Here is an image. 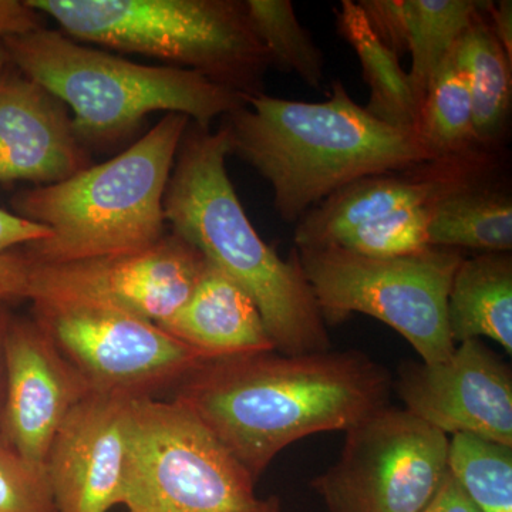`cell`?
I'll return each instance as SVG.
<instances>
[{
  "label": "cell",
  "mask_w": 512,
  "mask_h": 512,
  "mask_svg": "<svg viewBox=\"0 0 512 512\" xmlns=\"http://www.w3.org/2000/svg\"><path fill=\"white\" fill-rule=\"evenodd\" d=\"M249 22L271 66L295 74L312 89L325 80V56L289 0H244Z\"/></svg>",
  "instance_id": "cb8c5ba5"
},
{
  "label": "cell",
  "mask_w": 512,
  "mask_h": 512,
  "mask_svg": "<svg viewBox=\"0 0 512 512\" xmlns=\"http://www.w3.org/2000/svg\"><path fill=\"white\" fill-rule=\"evenodd\" d=\"M9 63L62 101L84 146L130 136L150 114H183L211 128L244 106V94L191 70L131 62L46 26L3 42Z\"/></svg>",
  "instance_id": "5b68a950"
},
{
  "label": "cell",
  "mask_w": 512,
  "mask_h": 512,
  "mask_svg": "<svg viewBox=\"0 0 512 512\" xmlns=\"http://www.w3.org/2000/svg\"><path fill=\"white\" fill-rule=\"evenodd\" d=\"M429 245L436 248L478 249L484 254L510 252V195L488 181L434 202L429 222Z\"/></svg>",
  "instance_id": "44dd1931"
},
{
  "label": "cell",
  "mask_w": 512,
  "mask_h": 512,
  "mask_svg": "<svg viewBox=\"0 0 512 512\" xmlns=\"http://www.w3.org/2000/svg\"><path fill=\"white\" fill-rule=\"evenodd\" d=\"M389 373L359 352H261L207 360L174 390L254 480L285 447L348 431L383 409Z\"/></svg>",
  "instance_id": "6da1fadb"
},
{
  "label": "cell",
  "mask_w": 512,
  "mask_h": 512,
  "mask_svg": "<svg viewBox=\"0 0 512 512\" xmlns=\"http://www.w3.org/2000/svg\"><path fill=\"white\" fill-rule=\"evenodd\" d=\"M43 19L29 6L28 0H0V43L9 37L42 28L45 26Z\"/></svg>",
  "instance_id": "f546056e"
},
{
  "label": "cell",
  "mask_w": 512,
  "mask_h": 512,
  "mask_svg": "<svg viewBox=\"0 0 512 512\" xmlns=\"http://www.w3.org/2000/svg\"><path fill=\"white\" fill-rule=\"evenodd\" d=\"M256 481L183 404L131 403L128 512H258Z\"/></svg>",
  "instance_id": "ba28073f"
},
{
  "label": "cell",
  "mask_w": 512,
  "mask_h": 512,
  "mask_svg": "<svg viewBox=\"0 0 512 512\" xmlns=\"http://www.w3.org/2000/svg\"><path fill=\"white\" fill-rule=\"evenodd\" d=\"M420 512H481L456 477L448 471L436 493Z\"/></svg>",
  "instance_id": "4dcf8cb0"
},
{
  "label": "cell",
  "mask_w": 512,
  "mask_h": 512,
  "mask_svg": "<svg viewBox=\"0 0 512 512\" xmlns=\"http://www.w3.org/2000/svg\"><path fill=\"white\" fill-rule=\"evenodd\" d=\"M0 512H57L45 467L20 456L0 436Z\"/></svg>",
  "instance_id": "4316f807"
},
{
  "label": "cell",
  "mask_w": 512,
  "mask_h": 512,
  "mask_svg": "<svg viewBox=\"0 0 512 512\" xmlns=\"http://www.w3.org/2000/svg\"><path fill=\"white\" fill-rule=\"evenodd\" d=\"M92 387L35 318L6 319L0 436L36 466L57 430Z\"/></svg>",
  "instance_id": "7c38bea8"
},
{
  "label": "cell",
  "mask_w": 512,
  "mask_h": 512,
  "mask_svg": "<svg viewBox=\"0 0 512 512\" xmlns=\"http://www.w3.org/2000/svg\"><path fill=\"white\" fill-rule=\"evenodd\" d=\"M370 29L394 55L402 56L409 50L404 0H360Z\"/></svg>",
  "instance_id": "f1b7e54d"
},
{
  "label": "cell",
  "mask_w": 512,
  "mask_h": 512,
  "mask_svg": "<svg viewBox=\"0 0 512 512\" xmlns=\"http://www.w3.org/2000/svg\"><path fill=\"white\" fill-rule=\"evenodd\" d=\"M224 128L190 123L164 195L167 225L249 293L276 352H328L330 340L298 252L282 259L249 221L229 178Z\"/></svg>",
  "instance_id": "3957f363"
},
{
  "label": "cell",
  "mask_w": 512,
  "mask_h": 512,
  "mask_svg": "<svg viewBox=\"0 0 512 512\" xmlns=\"http://www.w3.org/2000/svg\"><path fill=\"white\" fill-rule=\"evenodd\" d=\"M50 237L43 225L0 208V302L26 299L29 259L16 248H25Z\"/></svg>",
  "instance_id": "83f0119b"
},
{
  "label": "cell",
  "mask_w": 512,
  "mask_h": 512,
  "mask_svg": "<svg viewBox=\"0 0 512 512\" xmlns=\"http://www.w3.org/2000/svg\"><path fill=\"white\" fill-rule=\"evenodd\" d=\"M6 319H8V313L3 308V302H0V404L3 397V332H5Z\"/></svg>",
  "instance_id": "d6a6232c"
},
{
  "label": "cell",
  "mask_w": 512,
  "mask_h": 512,
  "mask_svg": "<svg viewBox=\"0 0 512 512\" xmlns=\"http://www.w3.org/2000/svg\"><path fill=\"white\" fill-rule=\"evenodd\" d=\"M338 463L312 483L328 512H420L447 473L448 440L386 406L346 431Z\"/></svg>",
  "instance_id": "9c48e42d"
},
{
  "label": "cell",
  "mask_w": 512,
  "mask_h": 512,
  "mask_svg": "<svg viewBox=\"0 0 512 512\" xmlns=\"http://www.w3.org/2000/svg\"><path fill=\"white\" fill-rule=\"evenodd\" d=\"M323 320L352 313L397 330L423 363L446 360L456 349L448 329L447 299L463 255L429 247L416 254L372 258L338 247L295 248Z\"/></svg>",
  "instance_id": "52a82bcc"
},
{
  "label": "cell",
  "mask_w": 512,
  "mask_h": 512,
  "mask_svg": "<svg viewBox=\"0 0 512 512\" xmlns=\"http://www.w3.org/2000/svg\"><path fill=\"white\" fill-rule=\"evenodd\" d=\"M157 325L210 359L275 350L254 299L210 261L184 305Z\"/></svg>",
  "instance_id": "e0dca14e"
},
{
  "label": "cell",
  "mask_w": 512,
  "mask_h": 512,
  "mask_svg": "<svg viewBox=\"0 0 512 512\" xmlns=\"http://www.w3.org/2000/svg\"><path fill=\"white\" fill-rule=\"evenodd\" d=\"M448 471L481 512H512V447L471 434L448 440Z\"/></svg>",
  "instance_id": "d4e9b609"
},
{
  "label": "cell",
  "mask_w": 512,
  "mask_h": 512,
  "mask_svg": "<svg viewBox=\"0 0 512 512\" xmlns=\"http://www.w3.org/2000/svg\"><path fill=\"white\" fill-rule=\"evenodd\" d=\"M77 42L137 53L244 94L271 67L244 0H28Z\"/></svg>",
  "instance_id": "8992f818"
},
{
  "label": "cell",
  "mask_w": 512,
  "mask_h": 512,
  "mask_svg": "<svg viewBox=\"0 0 512 512\" xmlns=\"http://www.w3.org/2000/svg\"><path fill=\"white\" fill-rule=\"evenodd\" d=\"M29 264L26 299L33 306L106 309L161 323L187 301L207 259L171 231L153 247L131 254L60 265L29 259Z\"/></svg>",
  "instance_id": "8fae6325"
},
{
  "label": "cell",
  "mask_w": 512,
  "mask_h": 512,
  "mask_svg": "<svg viewBox=\"0 0 512 512\" xmlns=\"http://www.w3.org/2000/svg\"><path fill=\"white\" fill-rule=\"evenodd\" d=\"M397 394L407 412L443 431L512 447V375L480 339L466 340L443 362L406 365Z\"/></svg>",
  "instance_id": "4fadbf2b"
},
{
  "label": "cell",
  "mask_w": 512,
  "mask_h": 512,
  "mask_svg": "<svg viewBox=\"0 0 512 512\" xmlns=\"http://www.w3.org/2000/svg\"><path fill=\"white\" fill-rule=\"evenodd\" d=\"M431 205L393 212L380 220L360 225L340 239L335 247L372 258H393L423 251L430 247Z\"/></svg>",
  "instance_id": "484cf974"
},
{
  "label": "cell",
  "mask_w": 512,
  "mask_h": 512,
  "mask_svg": "<svg viewBox=\"0 0 512 512\" xmlns=\"http://www.w3.org/2000/svg\"><path fill=\"white\" fill-rule=\"evenodd\" d=\"M494 171L493 154L481 148L464 156L437 158L409 170L362 178L333 192L303 215L295 229L296 248L335 247L360 225L488 183Z\"/></svg>",
  "instance_id": "9a60e30c"
},
{
  "label": "cell",
  "mask_w": 512,
  "mask_h": 512,
  "mask_svg": "<svg viewBox=\"0 0 512 512\" xmlns=\"http://www.w3.org/2000/svg\"><path fill=\"white\" fill-rule=\"evenodd\" d=\"M454 56L467 77L478 146L494 150L510 117L512 60L491 32L485 10L458 40Z\"/></svg>",
  "instance_id": "d6986e66"
},
{
  "label": "cell",
  "mask_w": 512,
  "mask_h": 512,
  "mask_svg": "<svg viewBox=\"0 0 512 512\" xmlns=\"http://www.w3.org/2000/svg\"><path fill=\"white\" fill-rule=\"evenodd\" d=\"M190 123L183 114H165L106 163L18 192L12 212L50 231L23 254L36 264H72L143 251L161 241L167 235L165 190Z\"/></svg>",
  "instance_id": "277c9868"
},
{
  "label": "cell",
  "mask_w": 512,
  "mask_h": 512,
  "mask_svg": "<svg viewBox=\"0 0 512 512\" xmlns=\"http://www.w3.org/2000/svg\"><path fill=\"white\" fill-rule=\"evenodd\" d=\"M477 0H404L412 67L407 73L417 106L433 74L450 56L458 40L487 8Z\"/></svg>",
  "instance_id": "7402d4cb"
},
{
  "label": "cell",
  "mask_w": 512,
  "mask_h": 512,
  "mask_svg": "<svg viewBox=\"0 0 512 512\" xmlns=\"http://www.w3.org/2000/svg\"><path fill=\"white\" fill-rule=\"evenodd\" d=\"M90 163L62 101L12 64L0 72V183H60Z\"/></svg>",
  "instance_id": "2e32d148"
},
{
  "label": "cell",
  "mask_w": 512,
  "mask_h": 512,
  "mask_svg": "<svg viewBox=\"0 0 512 512\" xmlns=\"http://www.w3.org/2000/svg\"><path fill=\"white\" fill-rule=\"evenodd\" d=\"M258 512H281V501L276 497H269L262 501L261 510Z\"/></svg>",
  "instance_id": "836d02e7"
},
{
  "label": "cell",
  "mask_w": 512,
  "mask_h": 512,
  "mask_svg": "<svg viewBox=\"0 0 512 512\" xmlns=\"http://www.w3.org/2000/svg\"><path fill=\"white\" fill-rule=\"evenodd\" d=\"M133 399L93 392L57 430L45 461L57 512L123 504Z\"/></svg>",
  "instance_id": "5bb4252c"
},
{
  "label": "cell",
  "mask_w": 512,
  "mask_h": 512,
  "mask_svg": "<svg viewBox=\"0 0 512 512\" xmlns=\"http://www.w3.org/2000/svg\"><path fill=\"white\" fill-rule=\"evenodd\" d=\"M338 32L355 50L370 99L365 109L377 120L416 133L419 106L400 57L377 39L359 3L342 0L335 10Z\"/></svg>",
  "instance_id": "ffe728a7"
},
{
  "label": "cell",
  "mask_w": 512,
  "mask_h": 512,
  "mask_svg": "<svg viewBox=\"0 0 512 512\" xmlns=\"http://www.w3.org/2000/svg\"><path fill=\"white\" fill-rule=\"evenodd\" d=\"M9 64L8 53H6L5 46H3V42L0 43V72L5 70V67Z\"/></svg>",
  "instance_id": "e575fe53"
},
{
  "label": "cell",
  "mask_w": 512,
  "mask_h": 512,
  "mask_svg": "<svg viewBox=\"0 0 512 512\" xmlns=\"http://www.w3.org/2000/svg\"><path fill=\"white\" fill-rule=\"evenodd\" d=\"M454 343L488 338L512 352V258L494 252L458 265L447 299Z\"/></svg>",
  "instance_id": "ac0fdd59"
},
{
  "label": "cell",
  "mask_w": 512,
  "mask_h": 512,
  "mask_svg": "<svg viewBox=\"0 0 512 512\" xmlns=\"http://www.w3.org/2000/svg\"><path fill=\"white\" fill-rule=\"evenodd\" d=\"M221 127L229 156L271 184L275 210L288 224L357 180L437 160L414 131L389 126L355 103L340 80L323 103L245 97Z\"/></svg>",
  "instance_id": "7a4b0ae2"
},
{
  "label": "cell",
  "mask_w": 512,
  "mask_h": 512,
  "mask_svg": "<svg viewBox=\"0 0 512 512\" xmlns=\"http://www.w3.org/2000/svg\"><path fill=\"white\" fill-rule=\"evenodd\" d=\"M33 313L96 393L158 399L211 360L157 323L126 313L79 306H33Z\"/></svg>",
  "instance_id": "30bf717a"
},
{
  "label": "cell",
  "mask_w": 512,
  "mask_h": 512,
  "mask_svg": "<svg viewBox=\"0 0 512 512\" xmlns=\"http://www.w3.org/2000/svg\"><path fill=\"white\" fill-rule=\"evenodd\" d=\"M416 134L434 158L464 156L481 150L474 133L467 77L454 50L431 77L420 106Z\"/></svg>",
  "instance_id": "603a6c76"
},
{
  "label": "cell",
  "mask_w": 512,
  "mask_h": 512,
  "mask_svg": "<svg viewBox=\"0 0 512 512\" xmlns=\"http://www.w3.org/2000/svg\"><path fill=\"white\" fill-rule=\"evenodd\" d=\"M485 20L490 26L491 32L503 46L504 52L512 60V2H488L485 9Z\"/></svg>",
  "instance_id": "1f68e13d"
}]
</instances>
